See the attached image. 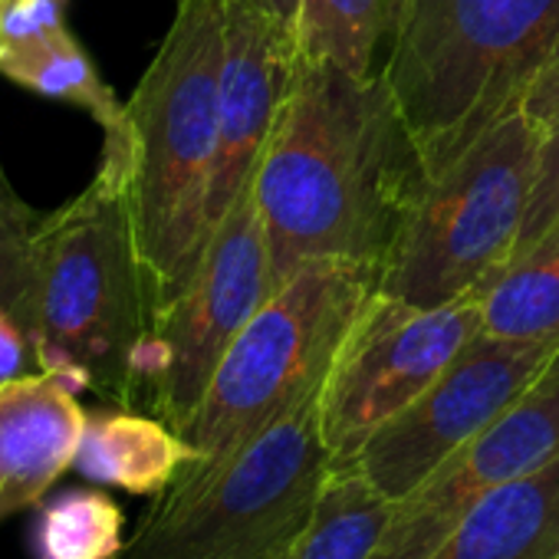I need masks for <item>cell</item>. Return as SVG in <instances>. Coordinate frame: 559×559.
I'll use <instances>...</instances> for the list:
<instances>
[{
  "instance_id": "cell-4",
  "label": "cell",
  "mask_w": 559,
  "mask_h": 559,
  "mask_svg": "<svg viewBox=\"0 0 559 559\" xmlns=\"http://www.w3.org/2000/svg\"><path fill=\"white\" fill-rule=\"evenodd\" d=\"M152 300L135 253L122 175L99 165L83 194L37 224L31 253V336L40 372L73 392L139 405V362Z\"/></svg>"
},
{
  "instance_id": "cell-18",
  "label": "cell",
  "mask_w": 559,
  "mask_h": 559,
  "mask_svg": "<svg viewBox=\"0 0 559 559\" xmlns=\"http://www.w3.org/2000/svg\"><path fill=\"white\" fill-rule=\"evenodd\" d=\"M389 520L392 500L359 471L333 464L310 523L280 559H372Z\"/></svg>"
},
{
  "instance_id": "cell-15",
  "label": "cell",
  "mask_w": 559,
  "mask_h": 559,
  "mask_svg": "<svg viewBox=\"0 0 559 559\" xmlns=\"http://www.w3.org/2000/svg\"><path fill=\"white\" fill-rule=\"evenodd\" d=\"M198 461V451L162 418L132 408L86 415V431L73 467L106 487L158 497Z\"/></svg>"
},
{
  "instance_id": "cell-14",
  "label": "cell",
  "mask_w": 559,
  "mask_h": 559,
  "mask_svg": "<svg viewBox=\"0 0 559 559\" xmlns=\"http://www.w3.org/2000/svg\"><path fill=\"white\" fill-rule=\"evenodd\" d=\"M431 559H559V457L487 493Z\"/></svg>"
},
{
  "instance_id": "cell-12",
  "label": "cell",
  "mask_w": 559,
  "mask_h": 559,
  "mask_svg": "<svg viewBox=\"0 0 559 559\" xmlns=\"http://www.w3.org/2000/svg\"><path fill=\"white\" fill-rule=\"evenodd\" d=\"M297 63L294 34L263 0H224V57L217 83V158L207 224L250 188L263 145L284 109Z\"/></svg>"
},
{
  "instance_id": "cell-21",
  "label": "cell",
  "mask_w": 559,
  "mask_h": 559,
  "mask_svg": "<svg viewBox=\"0 0 559 559\" xmlns=\"http://www.w3.org/2000/svg\"><path fill=\"white\" fill-rule=\"evenodd\" d=\"M34 211L14 194L0 171V307H8L31 333V253L37 234Z\"/></svg>"
},
{
  "instance_id": "cell-13",
  "label": "cell",
  "mask_w": 559,
  "mask_h": 559,
  "mask_svg": "<svg viewBox=\"0 0 559 559\" xmlns=\"http://www.w3.org/2000/svg\"><path fill=\"white\" fill-rule=\"evenodd\" d=\"M83 431L86 412L53 372L0 385V520L47 497L73 467Z\"/></svg>"
},
{
  "instance_id": "cell-2",
  "label": "cell",
  "mask_w": 559,
  "mask_h": 559,
  "mask_svg": "<svg viewBox=\"0 0 559 559\" xmlns=\"http://www.w3.org/2000/svg\"><path fill=\"white\" fill-rule=\"evenodd\" d=\"M224 0H178L175 21L126 103V132L103 139L122 175L152 320L185 294L211 237Z\"/></svg>"
},
{
  "instance_id": "cell-24",
  "label": "cell",
  "mask_w": 559,
  "mask_h": 559,
  "mask_svg": "<svg viewBox=\"0 0 559 559\" xmlns=\"http://www.w3.org/2000/svg\"><path fill=\"white\" fill-rule=\"evenodd\" d=\"M520 109L543 129L549 132L556 122H559V37L546 57V63L539 67V73L533 76Z\"/></svg>"
},
{
  "instance_id": "cell-23",
  "label": "cell",
  "mask_w": 559,
  "mask_h": 559,
  "mask_svg": "<svg viewBox=\"0 0 559 559\" xmlns=\"http://www.w3.org/2000/svg\"><path fill=\"white\" fill-rule=\"evenodd\" d=\"M31 372H40L34 336L8 307H0V385Z\"/></svg>"
},
{
  "instance_id": "cell-25",
  "label": "cell",
  "mask_w": 559,
  "mask_h": 559,
  "mask_svg": "<svg viewBox=\"0 0 559 559\" xmlns=\"http://www.w3.org/2000/svg\"><path fill=\"white\" fill-rule=\"evenodd\" d=\"M263 4L270 8V14L284 24L290 34H294V27H297V17H300V4L304 0H263Z\"/></svg>"
},
{
  "instance_id": "cell-16",
  "label": "cell",
  "mask_w": 559,
  "mask_h": 559,
  "mask_svg": "<svg viewBox=\"0 0 559 559\" xmlns=\"http://www.w3.org/2000/svg\"><path fill=\"white\" fill-rule=\"evenodd\" d=\"M0 73L40 96L86 109L103 126L106 139H119L126 132V106L103 83L99 70L70 34V27L24 40H4L0 44Z\"/></svg>"
},
{
  "instance_id": "cell-11",
  "label": "cell",
  "mask_w": 559,
  "mask_h": 559,
  "mask_svg": "<svg viewBox=\"0 0 559 559\" xmlns=\"http://www.w3.org/2000/svg\"><path fill=\"white\" fill-rule=\"evenodd\" d=\"M556 457L559 356L493 425L457 448L408 497L392 503V520L372 559H431V552L487 493L552 464Z\"/></svg>"
},
{
  "instance_id": "cell-20",
  "label": "cell",
  "mask_w": 559,
  "mask_h": 559,
  "mask_svg": "<svg viewBox=\"0 0 559 559\" xmlns=\"http://www.w3.org/2000/svg\"><path fill=\"white\" fill-rule=\"evenodd\" d=\"M122 549L126 516L103 490H63L37 513V559H116Z\"/></svg>"
},
{
  "instance_id": "cell-3",
  "label": "cell",
  "mask_w": 559,
  "mask_h": 559,
  "mask_svg": "<svg viewBox=\"0 0 559 559\" xmlns=\"http://www.w3.org/2000/svg\"><path fill=\"white\" fill-rule=\"evenodd\" d=\"M559 37V0H392L382 80L435 178L520 109Z\"/></svg>"
},
{
  "instance_id": "cell-22",
  "label": "cell",
  "mask_w": 559,
  "mask_h": 559,
  "mask_svg": "<svg viewBox=\"0 0 559 559\" xmlns=\"http://www.w3.org/2000/svg\"><path fill=\"white\" fill-rule=\"evenodd\" d=\"M552 227H559V122L543 135L526 217H523V227H520V237H516V247H513L510 260L520 257L523 250H530Z\"/></svg>"
},
{
  "instance_id": "cell-17",
  "label": "cell",
  "mask_w": 559,
  "mask_h": 559,
  "mask_svg": "<svg viewBox=\"0 0 559 559\" xmlns=\"http://www.w3.org/2000/svg\"><path fill=\"white\" fill-rule=\"evenodd\" d=\"M480 333L559 343V227L513 257L480 294Z\"/></svg>"
},
{
  "instance_id": "cell-9",
  "label": "cell",
  "mask_w": 559,
  "mask_h": 559,
  "mask_svg": "<svg viewBox=\"0 0 559 559\" xmlns=\"http://www.w3.org/2000/svg\"><path fill=\"white\" fill-rule=\"evenodd\" d=\"M477 333L480 294L412 307L376 290L320 385L317 418L333 464L349 461L376 428L412 405Z\"/></svg>"
},
{
  "instance_id": "cell-10",
  "label": "cell",
  "mask_w": 559,
  "mask_h": 559,
  "mask_svg": "<svg viewBox=\"0 0 559 559\" xmlns=\"http://www.w3.org/2000/svg\"><path fill=\"white\" fill-rule=\"evenodd\" d=\"M559 356V343H520L477 333L454 362L395 418L343 461L385 500L408 497L457 448L493 425Z\"/></svg>"
},
{
  "instance_id": "cell-19",
  "label": "cell",
  "mask_w": 559,
  "mask_h": 559,
  "mask_svg": "<svg viewBox=\"0 0 559 559\" xmlns=\"http://www.w3.org/2000/svg\"><path fill=\"white\" fill-rule=\"evenodd\" d=\"M392 0H304L294 27L297 57L372 76V57L389 37Z\"/></svg>"
},
{
  "instance_id": "cell-26",
  "label": "cell",
  "mask_w": 559,
  "mask_h": 559,
  "mask_svg": "<svg viewBox=\"0 0 559 559\" xmlns=\"http://www.w3.org/2000/svg\"><path fill=\"white\" fill-rule=\"evenodd\" d=\"M0 4H4V0H0Z\"/></svg>"
},
{
  "instance_id": "cell-7",
  "label": "cell",
  "mask_w": 559,
  "mask_h": 559,
  "mask_svg": "<svg viewBox=\"0 0 559 559\" xmlns=\"http://www.w3.org/2000/svg\"><path fill=\"white\" fill-rule=\"evenodd\" d=\"M379 290V266L310 260L280 284L224 353L181 438L211 467L266 425L320 392L362 304Z\"/></svg>"
},
{
  "instance_id": "cell-6",
  "label": "cell",
  "mask_w": 559,
  "mask_h": 559,
  "mask_svg": "<svg viewBox=\"0 0 559 559\" xmlns=\"http://www.w3.org/2000/svg\"><path fill=\"white\" fill-rule=\"evenodd\" d=\"M543 135L523 109H513L421 181L382 260L379 294L412 307L484 294L516 247Z\"/></svg>"
},
{
  "instance_id": "cell-5",
  "label": "cell",
  "mask_w": 559,
  "mask_h": 559,
  "mask_svg": "<svg viewBox=\"0 0 559 559\" xmlns=\"http://www.w3.org/2000/svg\"><path fill=\"white\" fill-rule=\"evenodd\" d=\"M320 392L230 457L188 464L155 497L116 559H280L313 516L333 467Z\"/></svg>"
},
{
  "instance_id": "cell-1",
  "label": "cell",
  "mask_w": 559,
  "mask_h": 559,
  "mask_svg": "<svg viewBox=\"0 0 559 559\" xmlns=\"http://www.w3.org/2000/svg\"><path fill=\"white\" fill-rule=\"evenodd\" d=\"M421 165L382 80L297 57L250 191L273 290L310 260H382L421 188Z\"/></svg>"
},
{
  "instance_id": "cell-8",
  "label": "cell",
  "mask_w": 559,
  "mask_h": 559,
  "mask_svg": "<svg viewBox=\"0 0 559 559\" xmlns=\"http://www.w3.org/2000/svg\"><path fill=\"white\" fill-rule=\"evenodd\" d=\"M270 294L266 230L247 188L214 224L185 294L152 320L139 362V405L181 435L224 353Z\"/></svg>"
}]
</instances>
